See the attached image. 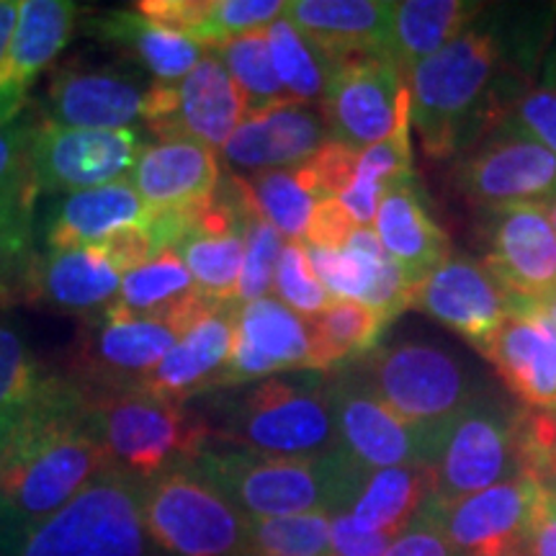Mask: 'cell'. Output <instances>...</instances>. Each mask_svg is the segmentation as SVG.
<instances>
[{
	"instance_id": "1",
	"label": "cell",
	"mask_w": 556,
	"mask_h": 556,
	"mask_svg": "<svg viewBox=\"0 0 556 556\" xmlns=\"http://www.w3.org/2000/svg\"><path fill=\"white\" fill-rule=\"evenodd\" d=\"M111 469L78 379L45 377L29 413L0 446V554L21 552L37 528L90 479Z\"/></svg>"
},
{
	"instance_id": "2",
	"label": "cell",
	"mask_w": 556,
	"mask_h": 556,
	"mask_svg": "<svg viewBox=\"0 0 556 556\" xmlns=\"http://www.w3.org/2000/svg\"><path fill=\"white\" fill-rule=\"evenodd\" d=\"M191 467L250 520L351 513L371 475L340 448L309 458L263 456L232 446L204 448Z\"/></svg>"
},
{
	"instance_id": "3",
	"label": "cell",
	"mask_w": 556,
	"mask_h": 556,
	"mask_svg": "<svg viewBox=\"0 0 556 556\" xmlns=\"http://www.w3.org/2000/svg\"><path fill=\"white\" fill-rule=\"evenodd\" d=\"M497 62L495 34L469 26L441 52L409 70V124L428 157L454 155L471 137L477 119L486 116V109L495 111V101H486V90L495 78Z\"/></svg>"
},
{
	"instance_id": "4",
	"label": "cell",
	"mask_w": 556,
	"mask_h": 556,
	"mask_svg": "<svg viewBox=\"0 0 556 556\" xmlns=\"http://www.w3.org/2000/svg\"><path fill=\"white\" fill-rule=\"evenodd\" d=\"M86 389L90 420L114 469L155 479L191 464L212 438L204 422L191 420L178 402L139 387Z\"/></svg>"
},
{
	"instance_id": "5",
	"label": "cell",
	"mask_w": 556,
	"mask_h": 556,
	"mask_svg": "<svg viewBox=\"0 0 556 556\" xmlns=\"http://www.w3.org/2000/svg\"><path fill=\"white\" fill-rule=\"evenodd\" d=\"M150 479L106 469L34 528L18 556H150Z\"/></svg>"
},
{
	"instance_id": "6",
	"label": "cell",
	"mask_w": 556,
	"mask_h": 556,
	"mask_svg": "<svg viewBox=\"0 0 556 556\" xmlns=\"http://www.w3.org/2000/svg\"><path fill=\"white\" fill-rule=\"evenodd\" d=\"M214 438L263 456L309 458L340 448L328 379L323 374L276 377L232 405Z\"/></svg>"
},
{
	"instance_id": "7",
	"label": "cell",
	"mask_w": 556,
	"mask_h": 556,
	"mask_svg": "<svg viewBox=\"0 0 556 556\" xmlns=\"http://www.w3.org/2000/svg\"><path fill=\"white\" fill-rule=\"evenodd\" d=\"M144 523L170 554L248 556L250 518L191 464L150 479Z\"/></svg>"
},
{
	"instance_id": "8",
	"label": "cell",
	"mask_w": 556,
	"mask_h": 556,
	"mask_svg": "<svg viewBox=\"0 0 556 556\" xmlns=\"http://www.w3.org/2000/svg\"><path fill=\"white\" fill-rule=\"evenodd\" d=\"M366 384L409 426L438 435L477 400L454 353L430 343H397L364 358Z\"/></svg>"
},
{
	"instance_id": "9",
	"label": "cell",
	"mask_w": 556,
	"mask_h": 556,
	"mask_svg": "<svg viewBox=\"0 0 556 556\" xmlns=\"http://www.w3.org/2000/svg\"><path fill=\"white\" fill-rule=\"evenodd\" d=\"M518 413L500 400H475L456 415L435 435L428 464L435 479L430 495L454 503L523 475L516 443Z\"/></svg>"
},
{
	"instance_id": "10",
	"label": "cell",
	"mask_w": 556,
	"mask_h": 556,
	"mask_svg": "<svg viewBox=\"0 0 556 556\" xmlns=\"http://www.w3.org/2000/svg\"><path fill=\"white\" fill-rule=\"evenodd\" d=\"M319 109L330 139L364 152L409 119L413 99L392 54H353L336 62Z\"/></svg>"
},
{
	"instance_id": "11",
	"label": "cell",
	"mask_w": 556,
	"mask_h": 556,
	"mask_svg": "<svg viewBox=\"0 0 556 556\" xmlns=\"http://www.w3.org/2000/svg\"><path fill=\"white\" fill-rule=\"evenodd\" d=\"M148 144L135 129H67L39 124L29 150L37 193L88 191L131 173Z\"/></svg>"
},
{
	"instance_id": "12",
	"label": "cell",
	"mask_w": 556,
	"mask_h": 556,
	"mask_svg": "<svg viewBox=\"0 0 556 556\" xmlns=\"http://www.w3.org/2000/svg\"><path fill=\"white\" fill-rule=\"evenodd\" d=\"M340 451L366 471L430 464L435 435L409 426L377 397L366 379L340 374L328 379Z\"/></svg>"
},
{
	"instance_id": "13",
	"label": "cell",
	"mask_w": 556,
	"mask_h": 556,
	"mask_svg": "<svg viewBox=\"0 0 556 556\" xmlns=\"http://www.w3.org/2000/svg\"><path fill=\"white\" fill-rule=\"evenodd\" d=\"M482 235L486 242L482 266L507 299L533 307L556 291V232L544 204L486 208Z\"/></svg>"
},
{
	"instance_id": "14",
	"label": "cell",
	"mask_w": 556,
	"mask_h": 556,
	"mask_svg": "<svg viewBox=\"0 0 556 556\" xmlns=\"http://www.w3.org/2000/svg\"><path fill=\"white\" fill-rule=\"evenodd\" d=\"M178 340L180 332L165 319L129 315L111 304L101 317L88 319L70 364L75 379L88 387H135L168 356Z\"/></svg>"
},
{
	"instance_id": "15",
	"label": "cell",
	"mask_w": 556,
	"mask_h": 556,
	"mask_svg": "<svg viewBox=\"0 0 556 556\" xmlns=\"http://www.w3.org/2000/svg\"><path fill=\"white\" fill-rule=\"evenodd\" d=\"M536 492L539 479L520 475L454 503L428 495L417 513L433 520L458 554L503 556L520 548Z\"/></svg>"
},
{
	"instance_id": "16",
	"label": "cell",
	"mask_w": 556,
	"mask_h": 556,
	"mask_svg": "<svg viewBox=\"0 0 556 556\" xmlns=\"http://www.w3.org/2000/svg\"><path fill=\"white\" fill-rule=\"evenodd\" d=\"M464 197L486 208L544 204L556 197V155L518 131L503 129L456 168Z\"/></svg>"
},
{
	"instance_id": "17",
	"label": "cell",
	"mask_w": 556,
	"mask_h": 556,
	"mask_svg": "<svg viewBox=\"0 0 556 556\" xmlns=\"http://www.w3.org/2000/svg\"><path fill=\"white\" fill-rule=\"evenodd\" d=\"M409 307L426 312L443 328L469 340L477 351H482L513 317L510 299L482 263L454 253L426 281L417 283Z\"/></svg>"
},
{
	"instance_id": "18",
	"label": "cell",
	"mask_w": 556,
	"mask_h": 556,
	"mask_svg": "<svg viewBox=\"0 0 556 556\" xmlns=\"http://www.w3.org/2000/svg\"><path fill=\"white\" fill-rule=\"evenodd\" d=\"M328 139L330 131L323 109L289 101L258 114H248L227 139L222 155L240 170H294L307 163Z\"/></svg>"
},
{
	"instance_id": "19",
	"label": "cell",
	"mask_w": 556,
	"mask_h": 556,
	"mask_svg": "<svg viewBox=\"0 0 556 556\" xmlns=\"http://www.w3.org/2000/svg\"><path fill=\"white\" fill-rule=\"evenodd\" d=\"M238 299L222 302L212 315L193 325L173 345L168 356L144 374L135 387L155 397L178 402V405L208 387H225L235 332H238Z\"/></svg>"
},
{
	"instance_id": "20",
	"label": "cell",
	"mask_w": 556,
	"mask_h": 556,
	"mask_svg": "<svg viewBox=\"0 0 556 556\" xmlns=\"http://www.w3.org/2000/svg\"><path fill=\"white\" fill-rule=\"evenodd\" d=\"M294 368H312L309 319L296 315L274 296L240 304L227 384Z\"/></svg>"
},
{
	"instance_id": "21",
	"label": "cell",
	"mask_w": 556,
	"mask_h": 556,
	"mask_svg": "<svg viewBox=\"0 0 556 556\" xmlns=\"http://www.w3.org/2000/svg\"><path fill=\"white\" fill-rule=\"evenodd\" d=\"M142 80L135 73L103 67H58L50 83L47 124L67 129H129L144 111Z\"/></svg>"
},
{
	"instance_id": "22",
	"label": "cell",
	"mask_w": 556,
	"mask_h": 556,
	"mask_svg": "<svg viewBox=\"0 0 556 556\" xmlns=\"http://www.w3.org/2000/svg\"><path fill=\"white\" fill-rule=\"evenodd\" d=\"M78 5L70 0H21L16 31L0 65V127L21 114L34 78L73 37Z\"/></svg>"
},
{
	"instance_id": "23",
	"label": "cell",
	"mask_w": 556,
	"mask_h": 556,
	"mask_svg": "<svg viewBox=\"0 0 556 556\" xmlns=\"http://www.w3.org/2000/svg\"><path fill=\"white\" fill-rule=\"evenodd\" d=\"M119 287V274L96 253V248L50 250L34 255L24 299L37 307L96 319L116 302Z\"/></svg>"
},
{
	"instance_id": "24",
	"label": "cell",
	"mask_w": 556,
	"mask_h": 556,
	"mask_svg": "<svg viewBox=\"0 0 556 556\" xmlns=\"http://www.w3.org/2000/svg\"><path fill=\"white\" fill-rule=\"evenodd\" d=\"M176 114L168 122L150 127L165 139H197L206 148H225L240 122L245 119L248 103L238 83L227 73L217 54H206L197 67L176 86Z\"/></svg>"
},
{
	"instance_id": "25",
	"label": "cell",
	"mask_w": 556,
	"mask_h": 556,
	"mask_svg": "<svg viewBox=\"0 0 556 556\" xmlns=\"http://www.w3.org/2000/svg\"><path fill=\"white\" fill-rule=\"evenodd\" d=\"M397 3L389 0H294L283 18L332 60L389 52Z\"/></svg>"
},
{
	"instance_id": "26",
	"label": "cell",
	"mask_w": 556,
	"mask_h": 556,
	"mask_svg": "<svg viewBox=\"0 0 556 556\" xmlns=\"http://www.w3.org/2000/svg\"><path fill=\"white\" fill-rule=\"evenodd\" d=\"M129 184L148 206L204 204L219 186V163L197 139H165L139 155Z\"/></svg>"
},
{
	"instance_id": "27",
	"label": "cell",
	"mask_w": 556,
	"mask_h": 556,
	"mask_svg": "<svg viewBox=\"0 0 556 556\" xmlns=\"http://www.w3.org/2000/svg\"><path fill=\"white\" fill-rule=\"evenodd\" d=\"M479 353L526 407L556 405V328L548 319L510 317Z\"/></svg>"
},
{
	"instance_id": "28",
	"label": "cell",
	"mask_w": 556,
	"mask_h": 556,
	"mask_svg": "<svg viewBox=\"0 0 556 556\" xmlns=\"http://www.w3.org/2000/svg\"><path fill=\"white\" fill-rule=\"evenodd\" d=\"M374 232L384 253L397 263L409 289L426 281L451 255L448 235L428 214L415 180H407L381 199Z\"/></svg>"
},
{
	"instance_id": "29",
	"label": "cell",
	"mask_w": 556,
	"mask_h": 556,
	"mask_svg": "<svg viewBox=\"0 0 556 556\" xmlns=\"http://www.w3.org/2000/svg\"><path fill=\"white\" fill-rule=\"evenodd\" d=\"M150 206L139 199L129 180L70 193L54 208L47 225V248L70 250L99 245L116 229L137 225L148 217Z\"/></svg>"
},
{
	"instance_id": "30",
	"label": "cell",
	"mask_w": 556,
	"mask_h": 556,
	"mask_svg": "<svg viewBox=\"0 0 556 556\" xmlns=\"http://www.w3.org/2000/svg\"><path fill=\"white\" fill-rule=\"evenodd\" d=\"M479 13L477 3L467 0H405L397 3L392 21L389 54L397 62L400 73L441 52L451 39L469 29Z\"/></svg>"
},
{
	"instance_id": "31",
	"label": "cell",
	"mask_w": 556,
	"mask_h": 556,
	"mask_svg": "<svg viewBox=\"0 0 556 556\" xmlns=\"http://www.w3.org/2000/svg\"><path fill=\"white\" fill-rule=\"evenodd\" d=\"M433 469L428 464L377 469L366 477L348 516L364 531L400 536L409 520L417 516L422 500L433 492Z\"/></svg>"
},
{
	"instance_id": "32",
	"label": "cell",
	"mask_w": 556,
	"mask_h": 556,
	"mask_svg": "<svg viewBox=\"0 0 556 556\" xmlns=\"http://www.w3.org/2000/svg\"><path fill=\"white\" fill-rule=\"evenodd\" d=\"M101 39L129 50L150 70L155 83L170 86L180 83L201 60L206 50L184 34L157 29L139 16L137 11H114L96 24Z\"/></svg>"
},
{
	"instance_id": "33",
	"label": "cell",
	"mask_w": 556,
	"mask_h": 556,
	"mask_svg": "<svg viewBox=\"0 0 556 556\" xmlns=\"http://www.w3.org/2000/svg\"><path fill=\"white\" fill-rule=\"evenodd\" d=\"M409 135H413V124L405 119L394 129V135L371 144L358 155L353 184L340 197V204L348 208L358 227H371L381 199L407 180H415Z\"/></svg>"
},
{
	"instance_id": "34",
	"label": "cell",
	"mask_w": 556,
	"mask_h": 556,
	"mask_svg": "<svg viewBox=\"0 0 556 556\" xmlns=\"http://www.w3.org/2000/svg\"><path fill=\"white\" fill-rule=\"evenodd\" d=\"M384 328V319L366 304L330 299L328 307L309 317L312 368H330L366 356Z\"/></svg>"
},
{
	"instance_id": "35",
	"label": "cell",
	"mask_w": 556,
	"mask_h": 556,
	"mask_svg": "<svg viewBox=\"0 0 556 556\" xmlns=\"http://www.w3.org/2000/svg\"><path fill=\"white\" fill-rule=\"evenodd\" d=\"M266 31L270 62H274V70L278 80H281L283 90L289 93V101H323L338 60L325 54L315 41L304 37V34L283 16L276 18Z\"/></svg>"
},
{
	"instance_id": "36",
	"label": "cell",
	"mask_w": 556,
	"mask_h": 556,
	"mask_svg": "<svg viewBox=\"0 0 556 556\" xmlns=\"http://www.w3.org/2000/svg\"><path fill=\"white\" fill-rule=\"evenodd\" d=\"M197 289L189 268L184 266L176 250H163L157 258L124 274L116 307L129 315L160 317L178 299L189 296Z\"/></svg>"
},
{
	"instance_id": "37",
	"label": "cell",
	"mask_w": 556,
	"mask_h": 556,
	"mask_svg": "<svg viewBox=\"0 0 556 556\" xmlns=\"http://www.w3.org/2000/svg\"><path fill=\"white\" fill-rule=\"evenodd\" d=\"M34 186L0 199V307L24 299L34 261Z\"/></svg>"
},
{
	"instance_id": "38",
	"label": "cell",
	"mask_w": 556,
	"mask_h": 556,
	"mask_svg": "<svg viewBox=\"0 0 556 556\" xmlns=\"http://www.w3.org/2000/svg\"><path fill=\"white\" fill-rule=\"evenodd\" d=\"M214 54L232 75V80L238 83L240 93L245 96L248 114H258V111L289 103V93L283 90L274 62H270L268 31H253L227 41L225 47L214 50Z\"/></svg>"
},
{
	"instance_id": "39",
	"label": "cell",
	"mask_w": 556,
	"mask_h": 556,
	"mask_svg": "<svg viewBox=\"0 0 556 556\" xmlns=\"http://www.w3.org/2000/svg\"><path fill=\"white\" fill-rule=\"evenodd\" d=\"M176 253L189 268V274L201 294L214 299H235L238 296V281L245 258V235H189L180 240Z\"/></svg>"
},
{
	"instance_id": "40",
	"label": "cell",
	"mask_w": 556,
	"mask_h": 556,
	"mask_svg": "<svg viewBox=\"0 0 556 556\" xmlns=\"http://www.w3.org/2000/svg\"><path fill=\"white\" fill-rule=\"evenodd\" d=\"M41 368L26 340L11 325L0 323V446L29 413L41 387Z\"/></svg>"
},
{
	"instance_id": "41",
	"label": "cell",
	"mask_w": 556,
	"mask_h": 556,
	"mask_svg": "<svg viewBox=\"0 0 556 556\" xmlns=\"http://www.w3.org/2000/svg\"><path fill=\"white\" fill-rule=\"evenodd\" d=\"M328 513L250 520L248 556H330Z\"/></svg>"
},
{
	"instance_id": "42",
	"label": "cell",
	"mask_w": 556,
	"mask_h": 556,
	"mask_svg": "<svg viewBox=\"0 0 556 556\" xmlns=\"http://www.w3.org/2000/svg\"><path fill=\"white\" fill-rule=\"evenodd\" d=\"M253 191L255 206L261 217L276 229L281 238L291 242H302L307 235L312 212L317 201L309 197V191L299 184L294 170H266L255 173L253 180H248Z\"/></svg>"
},
{
	"instance_id": "43",
	"label": "cell",
	"mask_w": 556,
	"mask_h": 556,
	"mask_svg": "<svg viewBox=\"0 0 556 556\" xmlns=\"http://www.w3.org/2000/svg\"><path fill=\"white\" fill-rule=\"evenodd\" d=\"M283 0H212L199 45L214 52L245 34L266 31L276 18L283 16Z\"/></svg>"
},
{
	"instance_id": "44",
	"label": "cell",
	"mask_w": 556,
	"mask_h": 556,
	"mask_svg": "<svg viewBox=\"0 0 556 556\" xmlns=\"http://www.w3.org/2000/svg\"><path fill=\"white\" fill-rule=\"evenodd\" d=\"M274 287L289 309L307 319L319 315L330 304L328 289L319 283L315 270H312L302 242H287L281 248Z\"/></svg>"
},
{
	"instance_id": "45",
	"label": "cell",
	"mask_w": 556,
	"mask_h": 556,
	"mask_svg": "<svg viewBox=\"0 0 556 556\" xmlns=\"http://www.w3.org/2000/svg\"><path fill=\"white\" fill-rule=\"evenodd\" d=\"M516 443L523 475L556 484V405L520 409Z\"/></svg>"
},
{
	"instance_id": "46",
	"label": "cell",
	"mask_w": 556,
	"mask_h": 556,
	"mask_svg": "<svg viewBox=\"0 0 556 556\" xmlns=\"http://www.w3.org/2000/svg\"><path fill=\"white\" fill-rule=\"evenodd\" d=\"M283 240L266 219L258 217L250 225L245 235V258L238 281V302L248 304L255 299L268 296L276 281L278 255H281Z\"/></svg>"
},
{
	"instance_id": "47",
	"label": "cell",
	"mask_w": 556,
	"mask_h": 556,
	"mask_svg": "<svg viewBox=\"0 0 556 556\" xmlns=\"http://www.w3.org/2000/svg\"><path fill=\"white\" fill-rule=\"evenodd\" d=\"M361 152L328 139L307 163L294 168L299 184L309 191L315 201L340 199L356 176Z\"/></svg>"
},
{
	"instance_id": "48",
	"label": "cell",
	"mask_w": 556,
	"mask_h": 556,
	"mask_svg": "<svg viewBox=\"0 0 556 556\" xmlns=\"http://www.w3.org/2000/svg\"><path fill=\"white\" fill-rule=\"evenodd\" d=\"M503 129L518 131L556 155V88L541 86L526 90L516 101L500 109Z\"/></svg>"
},
{
	"instance_id": "49",
	"label": "cell",
	"mask_w": 556,
	"mask_h": 556,
	"mask_svg": "<svg viewBox=\"0 0 556 556\" xmlns=\"http://www.w3.org/2000/svg\"><path fill=\"white\" fill-rule=\"evenodd\" d=\"M37 135L31 122L0 127V199L29 189V150Z\"/></svg>"
},
{
	"instance_id": "50",
	"label": "cell",
	"mask_w": 556,
	"mask_h": 556,
	"mask_svg": "<svg viewBox=\"0 0 556 556\" xmlns=\"http://www.w3.org/2000/svg\"><path fill=\"white\" fill-rule=\"evenodd\" d=\"M88 248H96V253H99L116 274H129V270L144 266V263H150L160 255L157 242L152 238V232L144 222L116 229V232H111L106 240H101L99 245Z\"/></svg>"
},
{
	"instance_id": "51",
	"label": "cell",
	"mask_w": 556,
	"mask_h": 556,
	"mask_svg": "<svg viewBox=\"0 0 556 556\" xmlns=\"http://www.w3.org/2000/svg\"><path fill=\"white\" fill-rule=\"evenodd\" d=\"M518 552L523 556H556V484L539 482Z\"/></svg>"
},
{
	"instance_id": "52",
	"label": "cell",
	"mask_w": 556,
	"mask_h": 556,
	"mask_svg": "<svg viewBox=\"0 0 556 556\" xmlns=\"http://www.w3.org/2000/svg\"><path fill=\"white\" fill-rule=\"evenodd\" d=\"M356 219L348 214V208L340 204V199H325L315 204L304 242L312 248L340 250L345 248V242L351 240V235L356 232Z\"/></svg>"
},
{
	"instance_id": "53",
	"label": "cell",
	"mask_w": 556,
	"mask_h": 556,
	"mask_svg": "<svg viewBox=\"0 0 556 556\" xmlns=\"http://www.w3.org/2000/svg\"><path fill=\"white\" fill-rule=\"evenodd\" d=\"M394 533H374L364 531L353 523L348 513L332 516L330 526V556H384Z\"/></svg>"
},
{
	"instance_id": "54",
	"label": "cell",
	"mask_w": 556,
	"mask_h": 556,
	"mask_svg": "<svg viewBox=\"0 0 556 556\" xmlns=\"http://www.w3.org/2000/svg\"><path fill=\"white\" fill-rule=\"evenodd\" d=\"M384 556H464L448 544L433 520L417 513L409 526L392 541Z\"/></svg>"
},
{
	"instance_id": "55",
	"label": "cell",
	"mask_w": 556,
	"mask_h": 556,
	"mask_svg": "<svg viewBox=\"0 0 556 556\" xmlns=\"http://www.w3.org/2000/svg\"><path fill=\"white\" fill-rule=\"evenodd\" d=\"M21 3L16 0H0V65H3L5 54H9L13 31H16Z\"/></svg>"
},
{
	"instance_id": "56",
	"label": "cell",
	"mask_w": 556,
	"mask_h": 556,
	"mask_svg": "<svg viewBox=\"0 0 556 556\" xmlns=\"http://www.w3.org/2000/svg\"><path fill=\"white\" fill-rule=\"evenodd\" d=\"M528 315L544 317V319H548V323H552L554 328H556V291H552V294H548L546 299H541L539 304H533ZM528 315H526V317H528Z\"/></svg>"
},
{
	"instance_id": "57",
	"label": "cell",
	"mask_w": 556,
	"mask_h": 556,
	"mask_svg": "<svg viewBox=\"0 0 556 556\" xmlns=\"http://www.w3.org/2000/svg\"><path fill=\"white\" fill-rule=\"evenodd\" d=\"M544 208H546V217H548V222H552V227H554V232H556V197L546 199L544 201Z\"/></svg>"
},
{
	"instance_id": "58",
	"label": "cell",
	"mask_w": 556,
	"mask_h": 556,
	"mask_svg": "<svg viewBox=\"0 0 556 556\" xmlns=\"http://www.w3.org/2000/svg\"><path fill=\"white\" fill-rule=\"evenodd\" d=\"M503 556H523L520 552H507V554H503Z\"/></svg>"
},
{
	"instance_id": "59",
	"label": "cell",
	"mask_w": 556,
	"mask_h": 556,
	"mask_svg": "<svg viewBox=\"0 0 556 556\" xmlns=\"http://www.w3.org/2000/svg\"><path fill=\"white\" fill-rule=\"evenodd\" d=\"M197 556H217V554H197Z\"/></svg>"
},
{
	"instance_id": "60",
	"label": "cell",
	"mask_w": 556,
	"mask_h": 556,
	"mask_svg": "<svg viewBox=\"0 0 556 556\" xmlns=\"http://www.w3.org/2000/svg\"><path fill=\"white\" fill-rule=\"evenodd\" d=\"M546 86H552V88H556V83H546Z\"/></svg>"
}]
</instances>
